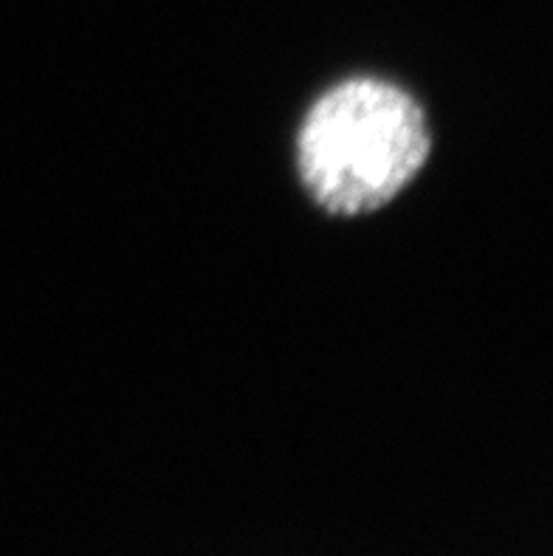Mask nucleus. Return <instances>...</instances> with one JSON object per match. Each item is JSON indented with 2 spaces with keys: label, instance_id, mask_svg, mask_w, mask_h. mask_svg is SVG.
<instances>
[{
  "label": "nucleus",
  "instance_id": "nucleus-1",
  "mask_svg": "<svg viewBox=\"0 0 553 556\" xmlns=\"http://www.w3.org/2000/svg\"><path fill=\"white\" fill-rule=\"evenodd\" d=\"M432 150L427 116L399 85L353 77L316 99L297 139L302 181L330 215L390 204Z\"/></svg>",
  "mask_w": 553,
  "mask_h": 556
}]
</instances>
